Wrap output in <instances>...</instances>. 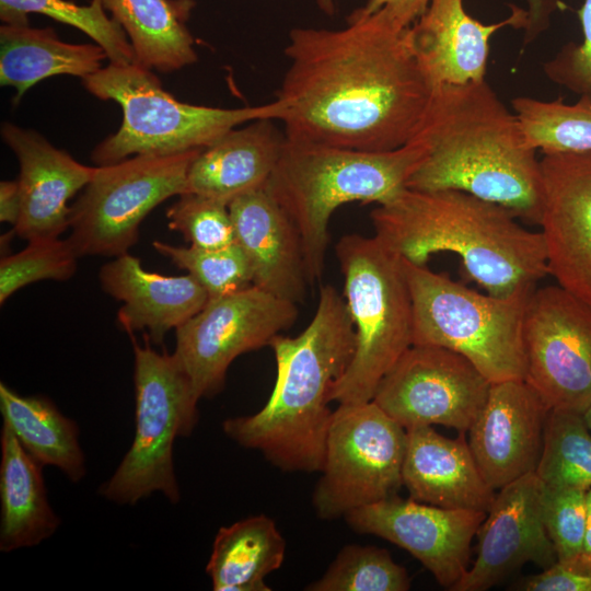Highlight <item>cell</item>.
I'll return each instance as SVG.
<instances>
[{
    "label": "cell",
    "instance_id": "6da1fadb",
    "mask_svg": "<svg viewBox=\"0 0 591 591\" xmlns=\"http://www.w3.org/2000/svg\"><path fill=\"white\" fill-rule=\"evenodd\" d=\"M277 100L292 142L390 151L416 134L432 90L408 27L380 9H356L338 30L297 27Z\"/></svg>",
    "mask_w": 591,
    "mask_h": 591
},
{
    "label": "cell",
    "instance_id": "7a4b0ae2",
    "mask_svg": "<svg viewBox=\"0 0 591 591\" xmlns=\"http://www.w3.org/2000/svg\"><path fill=\"white\" fill-rule=\"evenodd\" d=\"M412 139L425 146L426 155L407 188L465 192L540 223L537 151L486 80L433 89Z\"/></svg>",
    "mask_w": 591,
    "mask_h": 591
},
{
    "label": "cell",
    "instance_id": "3957f363",
    "mask_svg": "<svg viewBox=\"0 0 591 591\" xmlns=\"http://www.w3.org/2000/svg\"><path fill=\"white\" fill-rule=\"evenodd\" d=\"M269 347L277 366L269 399L253 415L225 419L223 432L283 472H321L333 416L331 392L356 347L344 297L332 285L321 286L309 325L296 337L276 336Z\"/></svg>",
    "mask_w": 591,
    "mask_h": 591
},
{
    "label": "cell",
    "instance_id": "277c9868",
    "mask_svg": "<svg viewBox=\"0 0 591 591\" xmlns=\"http://www.w3.org/2000/svg\"><path fill=\"white\" fill-rule=\"evenodd\" d=\"M370 218L374 235L404 259L426 265L432 254L455 253L491 296L534 289L548 275L542 233L522 227L508 208L465 192L405 188Z\"/></svg>",
    "mask_w": 591,
    "mask_h": 591
},
{
    "label": "cell",
    "instance_id": "5b68a950",
    "mask_svg": "<svg viewBox=\"0 0 591 591\" xmlns=\"http://www.w3.org/2000/svg\"><path fill=\"white\" fill-rule=\"evenodd\" d=\"M425 155L416 139L382 152L286 139L265 189L298 229L310 286L323 277L334 211L352 201H391L407 188Z\"/></svg>",
    "mask_w": 591,
    "mask_h": 591
},
{
    "label": "cell",
    "instance_id": "8992f818",
    "mask_svg": "<svg viewBox=\"0 0 591 591\" xmlns=\"http://www.w3.org/2000/svg\"><path fill=\"white\" fill-rule=\"evenodd\" d=\"M335 254L356 347L329 399L367 403L373 399L385 373L413 345L410 289L403 258L375 235L346 234L336 243Z\"/></svg>",
    "mask_w": 591,
    "mask_h": 591
},
{
    "label": "cell",
    "instance_id": "52a82bcc",
    "mask_svg": "<svg viewBox=\"0 0 591 591\" xmlns=\"http://www.w3.org/2000/svg\"><path fill=\"white\" fill-rule=\"evenodd\" d=\"M94 96L120 105L123 123L92 151L97 165L119 162L138 154H173L204 149L229 130L257 119L281 120L283 104L242 108L193 105L165 91L159 78L138 63L101 68L82 79Z\"/></svg>",
    "mask_w": 591,
    "mask_h": 591
},
{
    "label": "cell",
    "instance_id": "ba28073f",
    "mask_svg": "<svg viewBox=\"0 0 591 591\" xmlns=\"http://www.w3.org/2000/svg\"><path fill=\"white\" fill-rule=\"evenodd\" d=\"M403 258V257H402ZM413 301V345H433L470 360L491 383L525 380L523 326L532 291L483 294L403 258Z\"/></svg>",
    "mask_w": 591,
    "mask_h": 591
},
{
    "label": "cell",
    "instance_id": "9c48e42d",
    "mask_svg": "<svg viewBox=\"0 0 591 591\" xmlns=\"http://www.w3.org/2000/svg\"><path fill=\"white\" fill-rule=\"evenodd\" d=\"M132 338L135 367L134 441L100 494L119 505H136L159 491L172 502L181 500L173 463L177 437H188L198 421L192 383L174 357Z\"/></svg>",
    "mask_w": 591,
    "mask_h": 591
},
{
    "label": "cell",
    "instance_id": "30bf717a",
    "mask_svg": "<svg viewBox=\"0 0 591 591\" xmlns=\"http://www.w3.org/2000/svg\"><path fill=\"white\" fill-rule=\"evenodd\" d=\"M201 150L138 154L97 165L71 206L68 241L78 256L128 253L144 218L167 198L186 193L189 167Z\"/></svg>",
    "mask_w": 591,
    "mask_h": 591
},
{
    "label": "cell",
    "instance_id": "8fae6325",
    "mask_svg": "<svg viewBox=\"0 0 591 591\" xmlns=\"http://www.w3.org/2000/svg\"><path fill=\"white\" fill-rule=\"evenodd\" d=\"M406 429L373 401L333 412L322 476L313 494L318 518L333 520L396 495L403 485Z\"/></svg>",
    "mask_w": 591,
    "mask_h": 591
},
{
    "label": "cell",
    "instance_id": "7c38bea8",
    "mask_svg": "<svg viewBox=\"0 0 591 591\" xmlns=\"http://www.w3.org/2000/svg\"><path fill=\"white\" fill-rule=\"evenodd\" d=\"M298 304L255 286L209 299L175 329L173 352L195 395L212 397L225 383L230 364L240 355L269 346L298 317Z\"/></svg>",
    "mask_w": 591,
    "mask_h": 591
},
{
    "label": "cell",
    "instance_id": "4fadbf2b",
    "mask_svg": "<svg viewBox=\"0 0 591 591\" xmlns=\"http://www.w3.org/2000/svg\"><path fill=\"white\" fill-rule=\"evenodd\" d=\"M523 341L525 381L549 409L583 414L591 405V308L559 285L535 288Z\"/></svg>",
    "mask_w": 591,
    "mask_h": 591
},
{
    "label": "cell",
    "instance_id": "5bb4252c",
    "mask_svg": "<svg viewBox=\"0 0 591 591\" xmlns=\"http://www.w3.org/2000/svg\"><path fill=\"white\" fill-rule=\"evenodd\" d=\"M491 382L444 347L412 345L385 373L373 402L405 429L442 425L467 432Z\"/></svg>",
    "mask_w": 591,
    "mask_h": 591
},
{
    "label": "cell",
    "instance_id": "9a60e30c",
    "mask_svg": "<svg viewBox=\"0 0 591 591\" xmlns=\"http://www.w3.org/2000/svg\"><path fill=\"white\" fill-rule=\"evenodd\" d=\"M485 517V511L442 508L394 495L351 510L345 519L354 531L406 549L451 590L470 568L471 543Z\"/></svg>",
    "mask_w": 591,
    "mask_h": 591
},
{
    "label": "cell",
    "instance_id": "2e32d148",
    "mask_svg": "<svg viewBox=\"0 0 591 591\" xmlns=\"http://www.w3.org/2000/svg\"><path fill=\"white\" fill-rule=\"evenodd\" d=\"M540 164L548 275L591 308V151L543 153Z\"/></svg>",
    "mask_w": 591,
    "mask_h": 591
},
{
    "label": "cell",
    "instance_id": "e0dca14e",
    "mask_svg": "<svg viewBox=\"0 0 591 591\" xmlns=\"http://www.w3.org/2000/svg\"><path fill=\"white\" fill-rule=\"evenodd\" d=\"M544 484L534 473L498 489L479 525L476 558L452 591H485L526 563L557 560L543 519Z\"/></svg>",
    "mask_w": 591,
    "mask_h": 591
},
{
    "label": "cell",
    "instance_id": "ac0fdd59",
    "mask_svg": "<svg viewBox=\"0 0 591 591\" xmlns=\"http://www.w3.org/2000/svg\"><path fill=\"white\" fill-rule=\"evenodd\" d=\"M549 407L525 380L491 383L468 429V445L494 489L536 471Z\"/></svg>",
    "mask_w": 591,
    "mask_h": 591
},
{
    "label": "cell",
    "instance_id": "d6986e66",
    "mask_svg": "<svg viewBox=\"0 0 591 591\" xmlns=\"http://www.w3.org/2000/svg\"><path fill=\"white\" fill-rule=\"evenodd\" d=\"M1 137L20 165L21 210L15 235L30 241L56 239L69 229V200L92 179L84 165L32 129L3 123Z\"/></svg>",
    "mask_w": 591,
    "mask_h": 591
},
{
    "label": "cell",
    "instance_id": "ffe728a7",
    "mask_svg": "<svg viewBox=\"0 0 591 591\" xmlns=\"http://www.w3.org/2000/svg\"><path fill=\"white\" fill-rule=\"evenodd\" d=\"M526 11L511 5V14L484 24L471 16L464 0H430L408 27L413 53L431 90L485 80L491 36L505 26L524 28Z\"/></svg>",
    "mask_w": 591,
    "mask_h": 591
},
{
    "label": "cell",
    "instance_id": "44dd1931",
    "mask_svg": "<svg viewBox=\"0 0 591 591\" xmlns=\"http://www.w3.org/2000/svg\"><path fill=\"white\" fill-rule=\"evenodd\" d=\"M235 243L244 251L253 286L293 303L304 301L309 285L297 227L265 188L228 205Z\"/></svg>",
    "mask_w": 591,
    "mask_h": 591
},
{
    "label": "cell",
    "instance_id": "7402d4cb",
    "mask_svg": "<svg viewBox=\"0 0 591 591\" xmlns=\"http://www.w3.org/2000/svg\"><path fill=\"white\" fill-rule=\"evenodd\" d=\"M102 289L123 302L117 312L119 326L132 335L144 331L151 343L160 345L208 302L205 289L189 274L164 276L144 269L129 253L104 264L99 273Z\"/></svg>",
    "mask_w": 591,
    "mask_h": 591
},
{
    "label": "cell",
    "instance_id": "603a6c76",
    "mask_svg": "<svg viewBox=\"0 0 591 591\" xmlns=\"http://www.w3.org/2000/svg\"><path fill=\"white\" fill-rule=\"evenodd\" d=\"M402 474L412 499L442 508L487 512L496 495L483 477L464 432L451 439L431 426L406 429Z\"/></svg>",
    "mask_w": 591,
    "mask_h": 591
},
{
    "label": "cell",
    "instance_id": "cb8c5ba5",
    "mask_svg": "<svg viewBox=\"0 0 591 591\" xmlns=\"http://www.w3.org/2000/svg\"><path fill=\"white\" fill-rule=\"evenodd\" d=\"M273 120L235 127L204 148L189 167L186 193L229 205L241 195L265 188L286 141Z\"/></svg>",
    "mask_w": 591,
    "mask_h": 591
},
{
    "label": "cell",
    "instance_id": "d4e9b609",
    "mask_svg": "<svg viewBox=\"0 0 591 591\" xmlns=\"http://www.w3.org/2000/svg\"><path fill=\"white\" fill-rule=\"evenodd\" d=\"M0 551L32 547L50 537L60 524L47 498L43 465L3 424L0 436Z\"/></svg>",
    "mask_w": 591,
    "mask_h": 591
},
{
    "label": "cell",
    "instance_id": "484cf974",
    "mask_svg": "<svg viewBox=\"0 0 591 591\" xmlns=\"http://www.w3.org/2000/svg\"><path fill=\"white\" fill-rule=\"evenodd\" d=\"M106 58L97 44L66 43L51 27H0V83L15 89V104L38 81L60 74L83 79L103 68Z\"/></svg>",
    "mask_w": 591,
    "mask_h": 591
},
{
    "label": "cell",
    "instance_id": "4316f807",
    "mask_svg": "<svg viewBox=\"0 0 591 591\" xmlns=\"http://www.w3.org/2000/svg\"><path fill=\"white\" fill-rule=\"evenodd\" d=\"M125 31L136 63L171 72L197 60L187 22L195 0H101Z\"/></svg>",
    "mask_w": 591,
    "mask_h": 591
},
{
    "label": "cell",
    "instance_id": "83f0119b",
    "mask_svg": "<svg viewBox=\"0 0 591 591\" xmlns=\"http://www.w3.org/2000/svg\"><path fill=\"white\" fill-rule=\"evenodd\" d=\"M285 554L274 520L252 515L219 529L206 572L215 591H269L264 579L282 565Z\"/></svg>",
    "mask_w": 591,
    "mask_h": 591
},
{
    "label": "cell",
    "instance_id": "f1b7e54d",
    "mask_svg": "<svg viewBox=\"0 0 591 591\" xmlns=\"http://www.w3.org/2000/svg\"><path fill=\"white\" fill-rule=\"evenodd\" d=\"M0 413L3 424L39 464L59 468L73 483L85 476L79 428L49 398L20 395L1 382Z\"/></svg>",
    "mask_w": 591,
    "mask_h": 591
},
{
    "label": "cell",
    "instance_id": "f546056e",
    "mask_svg": "<svg viewBox=\"0 0 591 591\" xmlns=\"http://www.w3.org/2000/svg\"><path fill=\"white\" fill-rule=\"evenodd\" d=\"M512 111L529 147L543 153L591 151V102L579 99L567 104L518 96Z\"/></svg>",
    "mask_w": 591,
    "mask_h": 591
},
{
    "label": "cell",
    "instance_id": "4dcf8cb0",
    "mask_svg": "<svg viewBox=\"0 0 591 591\" xmlns=\"http://www.w3.org/2000/svg\"><path fill=\"white\" fill-rule=\"evenodd\" d=\"M30 13L46 15L83 32L105 50L111 63L136 62L125 31L107 15L101 0H91L88 5L68 0H0V19L3 24L28 25Z\"/></svg>",
    "mask_w": 591,
    "mask_h": 591
},
{
    "label": "cell",
    "instance_id": "1f68e13d",
    "mask_svg": "<svg viewBox=\"0 0 591 591\" xmlns=\"http://www.w3.org/2000/svg\"><path fill=\"white\" fill-rule=\"evenodd\" d=\"M535 474L545 486L591 488V430L582 413L549 409Z\"/></svg>",
    "mask_w": 591,
    "mask_h": 591
},
{
    "label": "cell",
    "instance_id": "d6a6232c",
    "mask_svg": "<svg viewBox=\"0 0 591 591\" xmlns=\"http://www.w3.org/2000/svg\"><path fill=\"white\" fill-rule=\"evenodd\" d=\"M410 578L385 548L344 546L326 572L309 584V591H407Z\"/></svg>",
    "mask_w": 591,
    "mask_h": 591
},
{
    "label": "cell",
    "instance_id": "836d02e7",
    "mask_svg": "<svg viewBox=\"0 0 591 591\" xmlns=\"http://www.w3.org/2000/svg\"><path fill=\"white\" fill-rule=\"evenodd\" d=\"M153 248L176 267L185 269L205 289L209 299L234 293L253 286V273L237 243L216 250L175 246L153 241Z\"/></svg>",
    "mask_w": 591,
    "mask_h": 591
},
{
    "label": "cell",
    "instance_id": "e575fe53",
    "mask_svg": "<svg viewBox=\"0 0 591 591\" xmlns=\"http://www.w3.org/2000/svg\"><path fill=\"white\" fill-rule=\"evenodd\" d=\"M78 258L68 239L30 241L24 250L1 258L0 303L30 283L70 279L76 274Z\"/></svg>",
    "mask_w": 591,
    "mask_h": 591
},
{
    "label": "cell",
    "instance_id": "d590c367",
    "mask_svg": "<svg viewBox=\"0 0 591 591\" xmlns=\"http://www.w3.org/2000/svg\"><path fill=\"white\" fill-rule=\"evenodd\" d=\"M169 228L179 232L192 246L216 250L235 243L228 204L184 193L167 209Z\"/></svg>",
    "mask_w": 591,
    "mask_h": 591
},
{
    "label": "cell",
    "instance_id": "8d00e7d4",
    "mask_svg": "<svg viewBox=\"0 0 591 591\" xmlns=\"http://www.w3.org/2000/svg\"><path fill=\"white\" fill-rule=\"evenodd\" d=\"M587 491L577 487L544 485L543 519L557 559L583 552Z\"/></svg>",
    "mask_w": 591,
    "mask_h": 591
},
{
    "label": "cell",
    "instance_id": "74e56055",
    "mask_svg": "<svg viewBox=\"0 0 591 591\" xmlns=\"http://www.w3.org/2000/svg\"><path fill=\"white\" fill-rule=\"evenodd\" d=\"M577 15L581 24L582 42H570L563 46L543 65V70L554 83L591 102V0H583Z\"/></svg>",
    "mask_w": 591,
    "mask_h": 591
},
{
    "label": "cell",
    "instance_id": "f35d334b",
    "mask_svg": "<svg viewBox=\"0 0 591 591\" xmlns=\"http://www.w3.org/2000/svg\"><path fill=\"white\" fill-rule=\"evenodd\" d=\"M522 591H591V555L584 551L557 559L547 569L514 584Z\"/></svg>",
    "mask_w": 591,
    "mask_h": 591
},
{
    "label": "cell",
    "instance_id": "ab89813d",
    "mask_svg": "<svg viewBox=\"0 0 591 591\" xmlns=\"http://www.w3.org/2000/svg\"><path fill=\"white\" fill-rule=\"evenodd\" d=\"M430 0H368L360 9L374 12L384 9L403 27H409L427 9Z\"/></svg>",
    "mask_w": 591,
    "mask_h": 591
},
{
    "label": "cell",
    "instance_id": "60d3db41",
    "mask_svg": "<svg viewBox=\"0 0 591 591\" xmlns=\"http://www.w3.org/2000/svg\"><path fill=\"white\" fill-rule=\"evenodd\" d=\"M528 8L524 44L534 42L551 24L552 14L560 7L558 0H525Z\"/></svg>",
    "mask_w": 591,
    "mask_h": 591
},
{
    "label": "cell",
    "instance_id": "b9f144b4",
    "mask_svg": "<svg viewBox=\"0 0 591 591\" xmlns=\"http://www.w3.org/2000/svg\"><path fill=\"white\" fill-rule=\"evenodd\" d=\"M21 210L19 182L1 181L0 183V221L16 224Z\"/></svg>",
    "mask_w": 591,
    "mask_h": 591
},
{
    "label": "cell",
    "instance_id": "7bdbcfd3",
    "mask_svg": "<svg viewBox=\"0 0 591 591\" xmlns=\"http://www.w3.org/2000/svg\"><path fill=\"white\" fill-rule=\"evenodd\" d=\"M583 551L591 555V488L587 491V520L583 540Z\"/></svg>",
    "mask_w": 591,
    "mask_h": 591
},
{
    "label": "cell",
    "instance_id": "ee69618b",
    "mask_svg": "<svg viewBox=\"0 0 591 591\" xmlns=\"http://www.w3.org/2000/svg\"><path fill=\"white\" fill-rule=\"evenodd\" d=\"M318 8L326 14L332 15L335 11L334 0H316Z\"/></svg>",
    "mask_w": 591,
    "mask_h": 591
},
{
    "label": "cell",
    "instance_id": "f6af8a7d",
    "mask_svg": "<svg viewBox=\"0 0 591 591\" xmlns=\"http://www.w3.org/2000/svg\"><path fill=\"white\" fill-rule=\"evenodd\" d=\"M583 417H584V420H586L589 429L591 430V405L583 413Z\"/></svg>",
    "mask_w": 591,
    "mask_h": 591
}]
</instances>
